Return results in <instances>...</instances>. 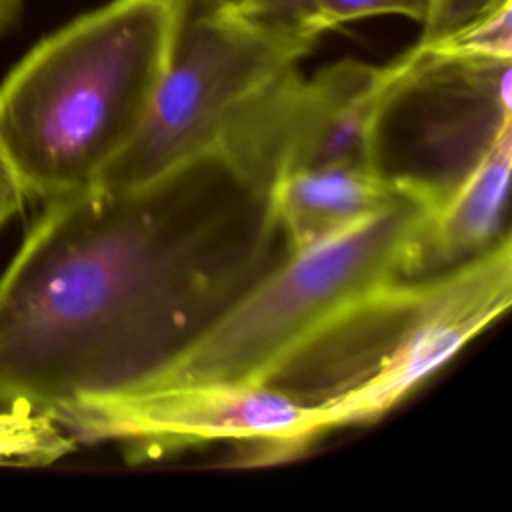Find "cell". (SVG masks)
<instances>
[{
  "label": "cell",
  "mask_w": 512,
  "mask_h": 512,
  "mask_svg": "<svg viewBox=\"0 0 512 512\" xmlns=\"http://www.w3.org/2000/svg\"><path fill=\"white\" fill-rule=\"evenodd\" d=\"M22 206L24 198L20 196L12 180L6 176V172L0 168V228L18 216Z\"/></svg>",
  "instance_id": "cell-15"
},
{
  "label": "cell",
  "mask_w": 512,
  "mask_h": 512,
  "mask_svg": "<svg viewBox=\"0 0 512 512\" xmlns=\"http://www.w3.org/2000/svg\"><path fill=\"white\" fill-rule=\"evenodd\" d=\"M24 8V0H0V36H4L18 20Z\"/></svg>",
  "instance_id": "cell-16"
},
{
  "label": "cell",
  "mask_w": 512,
  "mask_h": 512,
  "mask_svg": "<svg viewBox=\"0 0 512 512\" xmlns=\"http://www.w3.org/2000/svg\"><path fill=\"white\" fill-rule=\"evenodd\" d=\"M508 0H434L418 44H436Z\"/></svg>",
  "instance_id": "cell-14"
},
{
  "label": "cell",
  "mask_w": 512,
  "mask_h": 512,
  "mask_svg": "<svg viewBox=\"0 0 512 512\" xmlns=\"http://www.w3.org/2000/svg\"><path fill=\"white\" fill-rule=\"evenodd\" d=\"M76 448L50 418L22 408L0 410V466H48Z\"/></svg>",
  "instance_id": "cell-12"
},
{
  "label": "cell",
  "mask_w": 512,
  "mask_h": 512,
  "mask_svg": "<svg viewBox=\"0 0 512 512\" xmlns=\"http://www.w3.org/2000/svg\"><path fill=\"white\" fill-rule=\"evenodd\" d=\"M178 0H110L38 40L0 80V168L20 196L96 186L142 126Z\"/></svg>",
  "instance_id": "cell-2"
},
{
  "label": "cell",
  "mask_w": 512,
  "mask_h": 512,
  "mask_svg": "<svg viewBox=\"0 0 512 512\" xmlns=\"http://www.w3.org/2000/svg\"><path fill=\"white\" fill-rule=\"evenodd\" d=\"M270 194L292 252L328 242L406 200H420L360 166L294 172L280 178Z\"/></svg>",
  "instance_id": "cell-10"
},
{
  "label": "cell",
  "mask_w": 512,
  "mask_h": 512,
  "mask_svg": "<svg viewBox=\"0 0 512 512\" xmlns=\"http://www.w3.org/2000/svg\"><path fill=\"white\" fill-rule=\"evenodd\" d=\"M510 164L512 128L502 132L478 166L428 212L412 248L408 278L466 264L512 236Z\"/></svg>",
  "instance_id": "cell-9"
},
{
  "label": "cell",
  "mask_w": 512,
  "mask_h": 512,
  "mask_svg": "<svg viewBox=\"0 0 512 512\" xmlns=\"http://www.w3.org/2000/svg\"><path fill=\"white\" fill-rule=\"evenodd\" d=\"M430 210L420 200H406L328 242L290 252L182 356L138 388L266 382L346 306L386 282L408 278L412 248Z\"/></svg>",
  "instance_id": "cell-4"
},
{
  "label": "cell",
  "mask_w": 512,
  "mask_h": 512,
  "mask_svg": "<svg viewBox=\"0 0 512 512\" xmlns=\"http://www.w3.org/2000/svg\"><path fill=\"white\" fill-rule=\"evenodd\" d=\"M400 68L344 58L312 76L286 70L250 96L224 124L222 148L250 176L272 186L326 166L372 168V132Z\"/></svg>",
  "instance_id": "cell-8"
},
{
  "label": "cell",
  "mask_w": 512,
  "mask_h": 512,
  "mask_svg": "<svg viewBox=\"0 0 512 512\" xmlns=\"http://www.w3.org/2000/svg\"><path fill=\"white\" fill-rule=\"evenodd\" d=\"M310 50L246 22L230 0H178L170 60L150 110L98 184L142 182L214 148L228 118Z\"/></svg>",
  "instance_id": "cell-5"
},
{
  "label": "cell",
  "mask_w": 512,
  "mask_h": 512,
  "mask_svg": "<svg viewBox=\"0 0 512 512\" xmlns=\"http://www.w3.org/2000/svg\"><path fill=\"white\" fill-rule=\"evenodd\" d=\"M290 252L270 188L222 148L42 204L0 276V410L60 426L142 386Z\"/></svg>",
  "instance_id": "cell-1"
},
{
  "label": "cell",
  "mask_w": 512,
  "mask_h": 512,
  "mask_svg": "<svg viewBox=\"0 0 512 512\" xmlns=\"http://www.w3.org/2000/svg\"><path fill=\"white\" fill-rule=\"evenodd\" d=\"M428 46L464 56L512 58V0L482 14L452 36Z\"/></svg>",
  "instance_id": "cell-13"
},
{
  "label": "cell",
  "mask_w": 512,
  "mask_h": 512,
  "mask_svg": "<svg viewBox=\"0 0 512 512\" xmlns=\"http://www.w3.org/2000/svg\"><path fill=\"white\" fill-rule=\"evenodd\" d=\"M512 302V236L456 268L386 282L326 322L264 384L322 412L326 430L372 424Z\"/></svg>",
  "instance_id": "cell-3"
},
{
  "label": "cell",
  "mask_w": 512,
  "mask_h": 512,
  "mask_svg": "<svg viewBox=\"0 0 512 512\" xmlns=\"http://www.w3.org/2000/svg\"><path fill=\"white\" fill-rule=\"evenodd\" d=\"M512 58H478L414 44L382 100L372 170L440 204L512 128Z\"/></svg>",
  "instance_id": "cell-6"
},
{
  "label": "cell",
  "mask_w": 512,
  "mask_h": 512,
  "mask_svg": "<svg viewBox=\"0 0 512 512\" xmlns=\"http://www.w3.org/2000/svg\"><path fill=\"white\" fill-rule=\"evenodd\" d=\"M60 428L84 444H116L130 462L232 442L250 464L302 454L326 430L322 412L270 384H174L92 400Z\"/></svg>",
  "instance_id": "cell-7"
},
{
  "label": "cell",
  "mask_w": 512,
  "mask_h": 512,
  "mask_svg": "<svg viewBox=\"0 0 512 512\" xmlns=\"http://www.w3.org/2000/svg\"><path fill=\"white\" fill-rule=\"evenodd\" d=\"M246 22L298 42L314 44L330 30L372 16H406L418 24L434 0H230Z\"/></svg>",
  "instance_id": "cell-11"
}]
</instances>
